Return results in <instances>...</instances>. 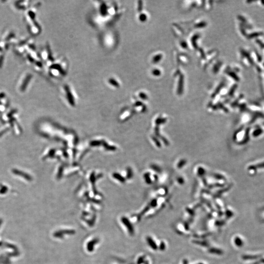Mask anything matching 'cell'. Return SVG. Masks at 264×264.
Wrapping results in <instances>:
<instances>
[{
    "label": "cell",
    "mask_w": 264,
    "mask_h": 264,
    "mask_svg": "<svg viewBox=\"0 0 264 264\" xmlns=\"http://www.w3.org/2000/svg\"><path fill=\"white\" fill-rule=\"evenodd\" d=\"M13 173H15V174L18 175L22 176V177H23L25 178V179H27V180H31V178L30 176H28V175H27V174L24 173L22 172L21 171H18L17 170H14Z\"/></svg>",
    "instance_id": "obj_4"
},
{
    "label": "cell",
    "mask_w": 264,
    "mask_h": 264,
    "mask_svg": "<svg viewBox=\"0 0 264 264\" xmlns=\"http://www.w3.org/2000/svg\"><path fill=\"white\" fill-rule=\"evenodd\" d=\"M7 130H7V129H6V130H4V131H2L1 133H0V137L2 136V134H3L4 133H5V132H6L7 131Z\"/></svg>",
    "instance_id": "obj_8"
},
{
    "label": "cell",
    "mask_w": 264,
    "mask_h": 264,
    "mask_svg": "<svg viewBox=\"0 0 264 264\" xmlns=\"http://www.w3.org/2000/svg\"><path fill=\"white\" fill-rule=\"evenodd\" d=\"M108 85L115 89H118L121 87V83L118 78L114 76L110 77L107 79Z\"/></svg>",
    "instance_id": "obj_3"
},
{
    "label": "cell",
    "mask_w": 264,
    "mask_h": 264,
    "mask_svg": "<svg viewBox=\"0 0 264 264\" xmlns=\"http://www.w3.org/2000/svg\"><path fill=\"white\" fill-rule=\"evenodd\" d=\"M118 6L115 4H110L103 2H101L98 5L97 15L99 16V19H111V18L117 16L119 9Z\"/></svg>",
    "instance_id": "obj_1"
},
{
    "label": "cell",
    "mask_w": 264,
    "mask_h": 264,
    "mask_svg": "<svg viewBox=\"0 0 264 264\" xmlns=\"http://www.w3.org/2000/svg\"><path fill=\"white\" fill-rule=\"evenodd\" d=\"M148 243H149V245L151 247L153 248V249H157V245L155 243V242L153 240H152V238H151L149 237L147 239Z\"/></svg>",
    "instance_id": "obj_5"
},
{
    "label": "cell",
    "mask_w": 264,
    "mask_h": 264,
    "mask_svg": "<svg viewBox=\"0 0 264 264\" xmlns=\"http://www.w3.org/2000/svg\"><path fill=\"white\" fill-rule=\"evenodd\" d=\"M210 252L212 253L220 254L221 253V251L219 249H216V248H213V249H210Z\"/></svg>",
    "instance_id": "obj_6"
},
{
    "label": "cell",
    "mask_w": 264,
    "mask_h": 264,
    "mask_svg": "<svg viewBox=\"0 0 264 264\" xmlns=\"http://www.w3.org/2000/svg\"></svg>",
    "instance_id": "obj_9"
},
{
    "label": "cell",
    "mask_w": 264,
    "mask_h": 264,
    "mask_svg": "<svg viewBox=\"0 0 264 264\" xmlns=\"http://www.w3.org/2000/svg\"><path fill=\"white\" fill-rule=\"evenodd\" d=\"M161 246V249H162V250H163V249H164V248H165V243H163V242H162V243H161V245H160V246Z\"/></svg>",
    "instance_id": "obj_7"
},
{
    "label": "cell",
    "mask_w": 264,
    "mask_h": 264,
    "mask_svg": "<svg viewBox=\"0 0 264 264\" xmlns=\"http://www.w3.org/2000/svg\"><path fill=\"white\" fill-rule=\"evenodd\" d=\"M68 65L66 61L63 59L58 61L52 66V75L55 77H63L67 74Z\"/></svg>",
    "instance_id": "obj_2"
}]
</instances>
